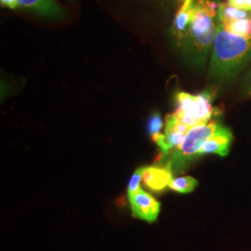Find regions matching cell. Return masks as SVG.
I'll return each instance as SVG.
<instances>
[{
  "label": "cell",
  "instance_id": "1",
  "mask_svg": "<svg viewBox=\"0 0 251 251\" xmlns=\"http://www.w3.org/2000/svg\"><path fill=\"white\" fill-rule=\"evenodd\" d=\"M251 61V38L233 35L218 23L211 50L209 77L220 81L233 78Z\"/></svg>",
  "mask_w": 251,
  "mask_h": 251
},
{
  "label": "cell",
  "instance_id": "2",
  "mask_svg": "<svg viewBox=\"0 0 251 251\" xmlns=\"http://www.w3.org/2000/svg\"><path fill=\"white\" fill-rule=\"evenodd\" d=\"M221 0H197L188 32L180 47L191 61L202 64L212 50Z\"/></svg>",
  "mask_w": 251,
  "mask_h": 251
},
{
  "label": "cell",
  "instance_id": "3",
  "mask_svg": "<svg viewBox=\"0 0 251 251\" xmlns=\"http://www.w3.org/2000/svg\"><path fill=\"white\" fill-rule=\"evenodd\" d=\"M214 90H206L194 95L187 92H178L175 96L176 110L173 113L190 128L202 124H207L214 117L221 115V110L213 106Z\"/></svg>",
  "mask_w": 251,
  "mask_h": 251
},
{
  "label": "cell",
  "instance_id": "4",
  "mask_svg": "<svg viewBox=\"0 0 251 251\" xmlns=\"http://www.w3.org/2000/svg\"><path fill=\"white\" fill-rule=\"evenodd\" d=\"M219 121L212 120L207 124L193 126L189 129L184 140L171 151L165 165L171 167L173 173H179L188 168L192 162L200 157L202 145L214 134Z\"/></svg>",
  "mask_w": 251,
  "mask_h": 251
},
{
  "label": "cell",
  "instance_id": "5",
  "mask_svg": "<svg viewBox=\"0 0 251 251\" xmlns=\"http://www.w3.org/2000/svg\"><path fill=\"white\" fill-rule=\"evenodd\" d=\"M190 127L183 124L173 113L166 116L164 133L152 136V141L159 148V154L155 160L156 164L166 161L171 151L176 148L185 138Z\"/></svg>",
  "mask_w": 251,
  "mask_h": 251
},
{
  "label": "cell",
  "instance_id": "6",
  "mask_svg": "<svg viewBox=\"0 0 251 251\" xmlns=\"http://www.w3.org/2000/svg\"><path fill=\"white\" fill-rule=\"evenodd\" d=\"M218 23L233 35L251 38V11L235 9L223 2Z\"/></svg>",
  "mask_w": 251,
  "mask_h": 251
},
{
  "label": "cell",
  "instance_id": "7",
  "mask_svg": "<svg viewBox=\"0 0 251 251\" xmlns=\"http://www.w3.org/2000/svg\"><path fill=\"white\" fill-rule=\"evenodd\" d=\"M132 215L135 218L153 223L160 212V203L141 188L133 196L128 198Z\"/></svg>",
  "mask_w": 251,
  "mask_h": 251
},
{
  "label": "cell",
  "instance_id": "8",
  "mask_svg": "<svg viewBox=\"0 0 251 251\" xmlns=\"http://www.w3.org/2000/svg\"><path fill=\"white\" fill-rule=\"evenodd\" d=\"M197 0H179V7L171 26V35L178 46H181L193 18Z\"/></svg>",
  "mask_w": 251,
  "mask_h": 251
},
{
  "label": "cell",
  "instance_id": "9",
  "mask_svg": "<svg viewBox=\"0 0 251 251\" xmlns=\"http://www.w3.org/2000/svg\"><path fill=\"white\" fill-rule=\"evenodd\" d=\"M173 179V171L168 165L155 164L144 167L143 180L147 188L159 193L170 186Z\"/></svg>",
  "mask_w": 251,
  "mask_h": 251
},
{
  "label": "cell",
  "instance_id": "10",
  "mask_svg": "<svg viewBox=\"0 0 251 251\" xmlns=\"http://www.w3.org/2000/svg\"><path fill=\"white\" fill-rule=\"evenodd\" d=\"M233 139L231 129L220 123L214 134L202 145L199 154L201 156L206 153H215L225 157L230 152Z\"/></svg>",
  "mask_w": 251,
  "mask_h": 251
},
{
  "label": "cell",
  "instance_id": "11",
  "mask_svg": "<svg viewBox=\"0 0 251 251\" xmlns=\"http://www.w3.org/2000/svg\"><path fill=\"white\" fill-rule=\"evenodd\" d=\"M18 8L34 10L42 15L57 17L63 15V9L55 0H15Z\"/></svg>",
  "mask_w": 251,
  "mask_h": 251
},
{
  "label": "cell",
  "instance_id": "12",
  "mask_svg": "<svg viewBox=\"0 0 251 251\" xmlns=\"http://www.w3.org/2000/svg\"><path fill=\"white\" fill-rule=\"evenodd\" d=\"M198 185V179L196 178L191 176H184L172 179L169 187L179 194H189L197 188Z\"/></svg>",
  "mask_w": 251,
  "mask_h": 251
},
{
  "label": "cell",
  "instance_id": "13",
  "mask_svg": "<svg viewBox=\"0 0 251 251\" xmlns=\"http://www.w3.org/2000/svg\"><path fill=\"white\" fill-rule=\"evenodd\" d=\"M163 127V120H162L161 116L158 112H155L151 115L149 117L148 122H147V131L149 135L154 136V135L159 134Z\"/></svg>",
  "mask_w": 251,
  "mask_h": 251
},
{
  "label": "cell",
  "instance_id": "14",
  "mask_svg": "<svg viewBox=\"0 0 251 251\" xmlns=\"http://www.w3.org/2000/svg\"><path fill=\"white\" fill-rule=\"evenodd\" d=\"M144 168H139L135 171L131 179L128 182V185H127V198L133 196L136 192H138L141 187H140V183H141V180L143 179V173H144Z\"/></svg>",
  "mask_w": 251,
  "mask_h": 251
},
{
  "label": "cell",
  "instance_id": "15",
  "mask_svg": "<svg viewBox=\"0 0 251 251\" xmlns=\"http://www.w3.org/2000/svg\"><path fill=\"white\" fill-rule=\"evenodd\" d=\"M226 3L235 9L251 11V0H227Z\"/></svg>",
  "mask_w": 251,
  "mask_h": 251
},
{
  "label": "cell",
  "instance_id": "16",
  "mask_svg": "<svg viewBox=\"0 0 251 251\" xmlns=\"http://www.w3.org/2000/svg\"><path fill=\"white\" fill-rule=\"evenodd\" d=\"M0 1H1V5L4 6V7H7V8L11 9L18 8V5H17L15 0H0Z\"/></svg>",
  "mask_w": 251,
  "mask_h": 251
}]
</instances>
